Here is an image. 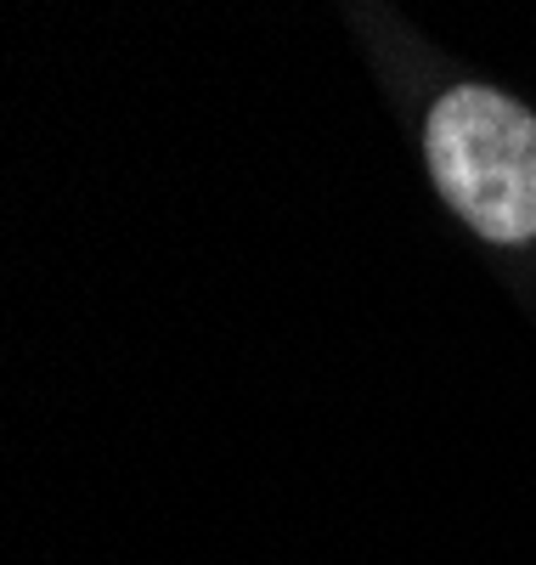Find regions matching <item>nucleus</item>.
<instances>
[{"label": "nucleus", "instance_id": "obj_1", "mask_svg": "<svg viewBox=\"0 0 536 565\" xmlns=\"http://www.w3.org/2000/svg\"><path fill=\"white\" fill-rule=\"evenodd\" d=\"M429 175L441 199L492 244L536 238V119L485 85H463L435 103Z\"/></svg>", "mask_w": 536, "mask_h": 565}]
</instances>
